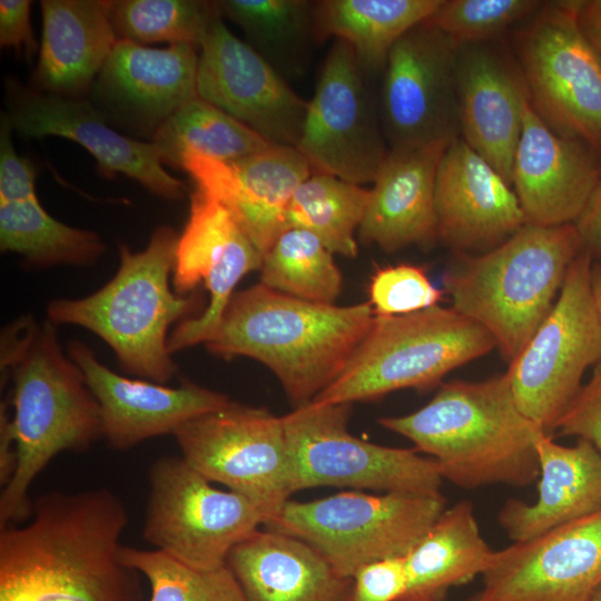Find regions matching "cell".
Listing matches in <instances>:
<instances>
[{"mask_svg": "<svg viewBox=\"0 0 601 601\" xmlns=\"http://www.w3.org/2000/svg\"><path fill=\"white\" fill-rule=\"evenodd\" d=\"M599 166L591 148L552 130L525 102L512 185L528 223L574 224L601 180Z\"/></svg>", "mask_w": 601, "mask_h": 601, "instance_id": "23", "label": "cell"}, {"mask_svg": "<svg viewBox=\"0 0 601 601\" xmlns=\"http://www.w3.org/2000/svg\"><path fill=\"white\" fill-rule=\"evenodd\" d=\"M443 290L428 279L424 268L401 264L378 269L370 285L375 316H395L437 306Z\"/></svg>", "mask_w": 601, "mask_h": 601, "instance_id": "40", "label": "cell"}, {"mask_svg": "<svg viewBox=\"0 0 601 601\" xmlns=\"http://www.w3.org/2000/svg\"><path fill=\"white\" fill-rule=\"evenodd\" d=\"M12 128L4 114L0 121V204L37 197L36 171L29 159L18 155L12 142Z\"/></svg>", "mask_w": 601, "mask_h": 601, "instance_id": "43", "label": "cell"}, {"mask_svg": "<svg viewBox=\"0 0 601 601\" xmlns=\"http://www.w3.org/2000/svg\"><path fill=\"white\" fill-rule=\"evenodd\" d=\"M541 6L535 0H442L426 22L460 45L486 42Z\"/></svg>", "mask_w": 601, "mask_h": 601, "instance_id": "39", "label": "cell"}, {"mask_svg": "<svg viewBox=\"0 0 601 601\" xmlns=\"http://www.w3.org/2000/svg\"><path fill=\"white\" fill-rule=\"evenodd\" d=\"M406 584L404 556L375 561L354 574L349 601H400Z\"/></svg>", "mask_w": 601, "mask_h": 601, "instance_id": "42", "label": "cell"}, {"mask_svg": "<svg viewBox=\"0 0 601 601\" xmlns=\"http://www.w3.org/2000/svg\"><path fill=\"white\" fill-rule=\"evenodd\" d=\"M591 293L594 307L601 322V263L593 262L591 268Z\"/></svg>", "mask_w": 601, "mask_h": 601, "instance_id": "48", "label": "cell"}, {"mask_svg": "<svg viewBox=\"0 0 601 601\" xmlns=\"http://www.w3.org/2000/svg\"><path fill=\"white\" fill-rule=\"evenodd\" d=\"M68 356L81 370L96 397L101 437L115 450L174 434L181 425L230 402L223 393L184 381L176 387L119 375L101 364L83 343L71 341Z\"/></svg>", "mask_w": 601, "mask_h": 601, "instance_id": "21", "label": "cell"}, {"mask_svg": "<svg viewBox=\"0 0 601 601\" xmlns=\"http://www.w3.org/2000/svg\"><path fill=\"white\" fill-rule=\"evenodd\" d=\"M198 96L274 145L296 147L308 101L219 16L200 43Z\"/></svg>", "mask_w": 601, "mask_h": 601, "instance_id": "16", "label": "cell"}, {"mask_svg": "<svg viewBox=\"0 0 601 601\" xmlns=\"http://www.w3.org/2000/svg\"><path fill=\"white\" fill-rule=\"evenodd\" d=\"M352 404L311 402L283 415L293 490L341 486L437 493L443 479L433 459L415 449L366 442L348 431Z\"/></svg>", "mask_w": 601, "mask_h": 601, "instance_id": "11", "label": "cell"}, {"mask_svg": "<svg viewBox=\"0 0 601 601\" xmlns=\"http://www.w3.org/2000/svg\"><path fill=\"white\" fill-rule=\"evenodd\" d=\"M434 203L437 238L456 254L487 252L528 223L511 185L461 136L442 156Z\"/></svg>", "mask_w": 601, "mask_h": 601, "instance_id": "22", "label": "cell"}, {"mask_svg": "<svg viewBox=\"0 0 601 601\" xmlns=\"http://www.w3.org/2000/svg\"><path fill=\"white\" fill-rule=\"evenodd\" d=\"M455 89L462 139L512 185L528 89L519 67L485 42L460 46Z\"/></svg>", "mask_w": 601, "mask_h": 601, "instance_id": "24", "label": "cell"}, {"mask_svg": "<svg viewBox=\"0 0 601 601\" xmlns=\"http://www.w3.org/2000/svg\"><path fill=\"white\" fill-rule=\"evenodd\" d=\"M378 423L431 455L442 479L457 486L538 481L535 444L545 432L519 408L505 373L445 383L420 410Z\"/></svg>", "mask_w": 601, "mask_h": 601, "instance_id": "4", "label": "cell"}, {"mask_svg": "<svg viewBox=\"0 0 601 601\" xmlns=\"http://www.w3.org/2000/svg\"><path fill=\"white\" fill-rule=\"evenodd\" d=\"M370 189L332 175L313 173L295 190L288 228L313 234L331 253L355 257L356 231L363 221Z\"/></svg>", "mask_w": 601, "mask_h": 601, "instance_id": "35", "label": "cell"}, {"mask_svg": "<svg viewBox=\"0 0 601 601\" xmlns=\"http://www.w3.org/2000/svg\"><path fill=\"white\" fill-rule=\"evenodd\" d=\"M31 1H0V45L21 51L26 57L33 56L37 42L30 22Z\"/></svg>", "mask_w": 601, "mask_h": 601, "instance_id": "44", "label": "cell"}, {"mask_svg": "<svg viewBox=\"0 0 601 601\" xmlns=\"http://www.w3.org/2000/svg\"><path fill=\"white\" fill-rule=\"evenodd\" d=\"M579 20L587 37L601 56V0L580 1Z\"/></svg>", "mask_w": 601, "mask_h": 601, "instance_id": "47", "label": "cell"}, {"mask_svg": "<svg viewBox=\"0 0 601 601\" xmlns=\"http://www.w3.org/2000/svg\"><path fill=\"white\" fill-rule=\"evenodd\" d=\"M555 431L589 441L601 453V362L566 408Z\"/></svg>", "mask_w": 601, "mask_h": 601, "instance_id": "41", "label": "cell"}, {"mask_svg": "<svg viewBox=\"0 0 601 601\" xmlns=\"http://www.w3.org/2000/svg\"><path fill=\"white\" fill-rule=\"evenodd\" d=\"M220 17L243 29L249 46L285 79L299 72L314 35V3L306 0L215 1Z\"/></svg>", "mask_w": 601, "mask_h": 601, "instance_id": "34", "label": "cell"}, {"mask_svg": "<svg viewBox=\"0 0 601 601\" xmlns=\"http://www.w3.org/2000/svg\"><path fill=\"white\" fill-rule=\"evenodd\" d=\"M262 260L228 210L196 188L187 224L178 238L173 280L178 295L190 294L204 283L209 303L199 316L180 322L171 332L170 354L206 344L213 337L236 285L249 272L259 270Z\"/></svg>", "mask_w": 601, "mask_h": 601, "instance_id": "18", "label": "cell"}, {"mask_svg": "<svg viewBox=\"0 0 601 601\" xmlns=\"http://www.w3.org/2000/svg\"><path fill=\"white\" fill-rule=\"evenodd\" d=\"M120 559L148 580L149 601H247L228 566L201 571L159 550L126 545L120 550Z\"/></svg>", "mask_w": 601, "mask_h": 601, "instance_id": "38", "label": "cell"}, {"mask_svg": "<svg viewBox=\"0 0 601 601\" xmlns=\"http://www.w3.org/2000/svg\"><path fill=\"white\" fill-rule=\"evenodd\" d=\"M219 16L215 1L119 0L114 1L111 21L118 40L198 48Z\"/></svg>", "mask_w": 601, "mask_h": 601, "instance_id": "37", "label": "cell"}, {"mask_svg": "<svg viewBox=\"0 0 601 601\" xmlns=\"http://www.w3.org/2000/svg\"><path fill=\"white\" fill-rule=\"evenodd\" d=\"M493 553L469 501L446 508L404 556L407 584L400 601H445L451 588L483 575Z\"/></svg>", "mask_w": 601, "mask_h": 601, "instance_id": "30", "label": "cell"}, {"mask_svg": "<svg viewBox=\"0 0 601 601\" xmlns=\"http://www.w3.org/2000/svg\"><path fill=\"white\" fill-rule=\"evenodd\" d=\"M494 347L482 326L453 307L375 316L345 370L314 402L352 404L405 388L426 391Z\"/></svg>", "mask_w": 601, "mask_h": 601, "instance_id": "7", "label": "cell"}, {"mask_svg": "<svg viewBox=\"0 0 601 601\" xmlns=\"http://www.w3.org/2000/svg\"><path fill=\"white\" fill-rule=\"evenodd\" d=\"M17 466L14 440L10 430L8 403H1L0 410V483L3 487L11 480Z\"/></svg>", "mask_w": 601, "mask_h": 601, "instance_id": "46", "label": "cell"}, {"mask_svg": "<svg viewBox=\"0 0 601 601\" xmlns=\"http://www.w3.org/2000/svg\"><path fill=\"white\" fill-rule=\"evenodd\" d=\"M466 601H477L476 595L474 594L473 597H471V598L467 599Z\"/></svg>", "mask_w": 601, "mask_h": 601, "instance_id": "50", "label": "cell"}, {"mask_svg": "<svg viewBox=\"0 0 601 601\" xmlns=\"http://www.w3.org/2000/svg\"><path fill=\"white\" fill-rule=\"evenodd\" d=\"M148 480L142 535L156 550L190 568L227 566L230 551L264 524L247 499L215 487L181 456L156 460Z\"/></svg>", "mask_w": 601, "mask_h": 601, "instance_id": "13", "label": "cell"}, {"mask_svg": "<svg viewBox=\"0 0 601 601\" xmlns=\"http://www.w3.org/2000/svg\"><path fill=\"white\" fill-rule=\"evenodd\" d=\"M196 49L187 43L149 48L117 40L93 82V93L111 111L152 136L198 96Z\"/></svg>", "mask_w": 601, "mask_h": 601, "instance_id": "25", "label": "cell"}, {"mask_svg": "<svg viewBox=\"0 0 601 601\" xmlns=\"http://www.w3.org/2000/svg\"><path fill=\"white\" fill-rule=\"evenodd\" d=\"M589 601H601V585L594 591Z\"/></svg>", "mask_w": 601, "mask_h": 601, "instance_id": "49", "label": "cell"}, {"mask_svg": "<svg viewBox=\"0 0 601 601\" xmlns=\"http://www.w3.org/2000/svg\"><path fill=\"white\" fill-rule=\"evenodd\" d=\"M582 252L574 224L526 223L487 252L457 254L443 275L444 293L512 362L550 313Z\"/></svg>", "mask_w": 601, "mask_h": 601, "instance_id": "5", "label": "cell"}, {"mask_svg": "<svg viewBox=\"0 0 601 601\" xmlns=\"http://www.w3.org/2000/svg\"><path fill=\"white\" fill-rule=\"evenodd\" d=\"M0 248L36 267L93 264L106 246L95 231L75 228L52 216L38 197L0 204Z\"/></svg>", "mask_w": 601, "mask_h": 601, "instance_id": "33", "label": "cell"}, {"mask_svg": "<svg viewBox=\"0 0 601 601\" xmlns=\"http://www.w3.org/2000/svg\"><path fill=\"white\" fill-rule=\"evenodd\" d=\"M477 601H589L601 585V510L494 550Z\"/></svg>", "mask_w": 601, "mask_h": 601, "instance_id": "17", "label": "cell"}, {"mask_svg": "<svg viewBox=\"0 0 601 601\" xmlns=\"http://www.w3.org/2000/svg\"><path fill=\"white\" fill-rule=\"evenodd\" d=\"M583 252L601 263V180L574 221Z\"/></svg>", "mask_w": 601, "mask_h": 601, "instance_id": "45", "label": "cell"}, {"mask_svg": "<svg viewBox=\"0 0 601 601\" xmlns=\"http://www.w3.org/2000/svg\"><path fill=\"white\" fill-rule=\"evenodd\" d=\"M515 40L534 111L555 132L601 155V56L579 20L580 1L541 6Z\"/></svg>", "mask_w": 601, "mask_h": 601, "instance_id": "9", "label": "cell"}, {"mask_svg": "<svg viewBox=\"0 0 601 601\" xmlns=\"http://www.w3.org/2000/svg\"><path fill=\"white\" fill-rule=\"evenodd\" d=\"M178 238L174 228L162 225L144 250L132 252L119 244L114 277L89 296L51 300L49 321L89 329L112 348L124 371L167 383L176 373L168 328L190 318L201 302L198 294L178 295L170 289Z\"/></svg>", "mask_w": 601, "mask_h": 601, "instance_id": "6", "label": "cell"}, {"mask_svg": "<svg viewBox=\"0 0 601 601\" xmlns=\"http://www.w3.org/2000/svg\"><path fill=\"white\" fill-rule=\"evenodd\" d=\"M1 373L12 382L17 466L1 491L0 525L29 519V489L56 455L87 451L102 439L99 404L81 370L63 354L50 321L22 317L4 329Z\"/></svg>", "mask_w": 601, "mask_h": 601, "instance_id": "2", "label": "cell"}, {"mask_svg": "<svg viewBox=\"0 0 601 601\" xmlns=\"http://www.w3.org/2000/svg\"><path fill=\"white\" fill-rule=\"evenodd\" d=\"M173 435L188 464L211 483L247 499L264 525L294 493L283 418L266 408L230 401L190 420Z\"/></svg>", "mask_w": 601, "mask_h": 601, "instance_id": "12", "label": "cell"}, {"mask_svg": "<svg viewBox=\"0 0 601 601\" xmlns=\"http://www.w3.org/2000/svg\"><path fill=\"white\" fill-rule=\"evenodd\" d=\"M227 566L247 601H349L353 579L306 542L274 530L258 529L237 544Z\"/></svg>", "mask_w": 601, "mask_h": 601, "instance_id": "29", "label": "cell"}, {"mask_svg": "<svg viewBox=\"0 0 601 601\" xmlns=\"http://www.w3.org/2000/svg\"><path fill=\"white\" fill-rule=\"evenodd\" d=\"M179 167L191 176L196 188L228 210L262 258L288 229L293 195L313 174L295 147L280 145L229 162L187 151Z\"/></svg>", "mask_w": 601, "mask_h": 601, "instance_id": "20", "label": "cell"}, {"mask_svg": "<svg viewBox=\"0 0 601 601\" xmlns=\"http://www.w3.org/2000/svg\"><path fill=\"white\" fill-rule=\"evenodd\" d=\"M460 43L426 21L388 52L380 115L390 149L460 137L455 67Z\"/></svg>", "mask_w": 601, "mask_h": 601, "instance_id": "15", "label": "cell"}, {"mask_svg": "<svg viewBox=\"0 0 601 601\" xmlns=\"http://www.w3.org/2000/svg\"><path fill=\"white\" fill-rule=\"evenodd\" d=\"M535 445V502L509 500L497 515L513 542L533 539L601 510V453L593 444L578 439L575 445L564 446L542 433Z\"/></svg>", "mask_w": 601, "mask_h": 601, "instance_id": "27", "label": "cell"}, {"mask_svg": "<svg viewBox=\"0 0 601 601\" xmlns=\"http://www.w3.org/2000/svg\"><path fill=\"white\" fill-rule=\"evenodd\" d=\"M8 111L13 131L24 138L57 136L73 140L97 160L102 175L124 174L166 199H179L184 183L164 168L161 154L151 141L116 131L108 118L88 101L11 86Z\"/></svg>", "mask_w": 601, "mask_h": 601, "instance_id": "19", "label": "cell"}, {"mask_svg": "<svg viewBox=\"0 0 601 601\" xmlns=\"http://www.w3.org/2000/svg\"><path fill=\"white\" fill-rule=\"evenodd\" d=\"M451 141L388 150L370 189L361 240L395 252L437 238L435 179Z\"/></svg>", "mask_w": 601, "mask_h": 601, "instance_id": "26", "label": "cell"}, {"mask_svg": "<svg viewBox=\"0 0 601 601\" xmlns=\"http://www.w3.org/2000/svg\"><path fill=\"white\" fill-rule=\"evenodd\" d=\"M110 0H42V38L33 81L38 90L76 98L88 91L117 37Z\"/></svg>", "mask_w": 601, "mask_h": 601, "instance_id": "28", "label": "cell"}, {"mask_svg": "<svg viewBox=\"0 0 601 601\" xmlns=\"http://www.w3.org/2000/svg\"><path fill=\"white\" fill-rule=\"evenodd\" d=\"M164 164L179 166L193 151L229 162L258 154L274 144L199 96L176 110L151 136Z\"/></svg>", "mask_w": 601, "mask_h": 601, "instance_id": "32", "label": "cell"}, {"mask_svg": "<svg viewBox=\"0 0 601 601\" xmlns=\"http://www.w3.org/2000/svg\"><path fill=\"white\" fill-rule=\"evenodd\" d=\"M592 264L585 252L571 263L550 313L505 372L519 408L551 435L580 392L585 371L601 362Z\"/></svg>", "mask_w": 601, "mask_h": 601, "instance_id": "10", "label": "cell"}, {"mask_svg": "<svg viewBox=\"0 0 601 601\" xmlns=\"http://www.w3.org/2000/svg\"><path fill=\"white\" fill-rule=\"evenodd\" d=\"M446 509L437 493L341 492L323 499L288 500L267 525L319 552L344 578L364 565L405 556Z\"/></svg>", "mask_w": 601, "mask_h": 601, "instance_id": "8", "label": "cell"}, {"mask_svg": "<svg viewBox=\"0 0 601 601\" xmlns=\"http://www.w3.org/2000/svg\"><path fill=\"white\" fill-rule=\"evenodd\" d=\"M442 0H323L314 3L315 40L334 37L354 50L363 71L384 69L395 42L426 21Z\"/></svg>", "mask_w": 601, "mask_h": 601, "instance_id": "31", "label": "cell"}, {"mask_svg": "<svg viewBox=\"0 0 601 601\" xmlns=\"http://www.w3.org/2000/svg\"><path fill=\"white\" fill-rule=\"evenodd\" d=\"M599 167H600V176H601V159H600V166Z\"/></svg>", "mask_w": 601, "mask_h": 601, "instance_id": "51", "label": "cell"}, {"mask_svg": "<svg viewBox=\"0 0 601 601\" xmlns=\"http://www.w3.org/2000/svg\"><path fill=\"white\" fill-rule=\"evenodd\" d=\"M127 524L108 489L40 495L27 523L0 525V601H145L120 559Z\"/></svg>", "mask_w": 601, "mask_h": 601, "instance_id": "1", "label": "cell"}, {"mask_svg": "<svg viewBox=\"0 0 601 601\" xmlns=\"http://www.w3.org/2000/svg\"><path fill=\"white\" fill-rule=\"evenodd\" d=\"M333 255L309 231L289 227L263 257L259 283L306 302L335 304L343 277Z\"/></svg>", "mask_w": 601, "mask_h": 601, "instance_id": "36", "label": "cell"}, {"mask_svg": "<svg viewBox=\"0 0 601 601\" xmlns=\"http://www.w3.org/2000/svg\"><path fill=\"white\" fill-rule=\"evenodd\" d=\"M374 317L370 303H312L258 283L233 295L205 345L225 358L247 356L266 365L295 408L342 374Z\"/></svg>", "mask_w": 601, "mask_h": 601, "instance_id": "3", "label": "cell"}, {"mask_svg": "<svg viewBox=\"0 0 601 601\" xmlns=\"http://www.w3.org/2000/svg\"><path fill=\"white\" fill-rule=\"evenodd\" d=\"M363 72L353 48L335 39L295 147L313 173L357 185L375 180L390 150Z\"/></svg>", "mask_w": 601, "mask_h": 601, "instance_id": "14", "label": "cell"}]
</instances>
